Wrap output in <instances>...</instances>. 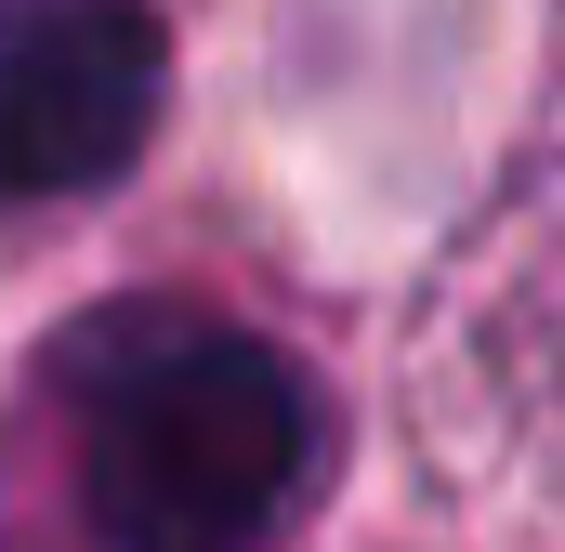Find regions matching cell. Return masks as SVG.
<instances>
[{
  "label": "cell",
  "mask_w": 565,
  "mask_h": 552,
  "mask_svg": "<svg viewBox=\"0 0 565 552\" xmlns=\"http://www.w3.org/2000/svg\"><path fill=\"white\" fill-rule=\"evenodd\" d=\"M53 552H277L316 500V382L211 302L79 316L13 421Z\"/></svg>",
  "instance_id": "1"
},
{
  "label": "cell",
  "mask_w": 565,
  "mask_h": 552,
  "mask_svg": "<svg viewBox=\"0 0 565 552\" xmlns=\"http://www.w3.org/2000/svg\"><path fill=\"white\" fill-rule=\"evenodd\" d=\"M171 106V26L145 0H0V211L106 198Z\"/></svg>",
  "instance_id": "2"
}]
</instances>
